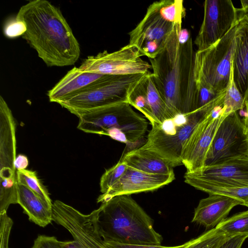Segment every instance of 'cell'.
I'll return each mask as SVG.
<instances>
[{
	"label": "cell",
	"instance_id": "cell-1",
	"mask_svg": "<svg viewBox=\"0 0 248 248\" xmlns=\"http://www.w3.org/2000/svg\"><path fill=\"white\" fill-rule=\"evenodd\" d=\"M195 53L189 31L177 24L162 51L149 59L154 83L166 105V121L197 109Z\"/></svg>",
	"mask_w": 248,
	"mask_h": 248
},
{
	"label": "cell",
	"instance_id": "cell-2",
	"mask_svg": "<svg viewBox=\"0 0 248 248\" xmlns=\"http://www.w3.org/2000/svg\"><path fill=\"white\" fill-rule=\"evenodd\" d=\"M16 18L26 31L22 37L49 67L74 65L80 46L60 9L46 0H32L22 6Z\"/></svg>",
	"mask_w": 248,
	"mask_h": 248
},
{
	"label": "cell",
	"instance_id": "cell-3",
	"mask_svg": "<svg viewBox=\"0 0 248 248\" xmlns=\"http://www.w3.org/2000/svg\"><path fill=\"white\" fill-rule=\"evenodd\" d=\"M97 218L105 241L128 245H160L162 235L153 220L130 195H119L102 203Z\"/></svg>",
	"mask_w": 248,
	"mask_h": 248
},
{
	"label": "cell",
	"instance_id": "cell-4",
	"mask_svg": "<svg viewBox=\"0 0 248 248\" xmlns=\"http://www.w3.org/2000/svg\"><path fill=\"white\" fill-rule=\"evenodd\" d=\"M78 117V129L86 133L108 136L127 145L142 140L148 125L147 120L125 102L95 108Z\"/></svg>",
	"mask_w": 248,
	"mask_h": 248
},
{
	"label": "cell",
	"instance_id": "cell-5",
	"mask_svg": "<svg viewBox=\"0 0 248 248\" xmlns=\"http://www.w3.org/2000/svg\"><path fill=\"white\" fill-rule=\"evenodd\" d=\"M226 91L218 94L205 106L189 113L181 114L162 125L152 126L141 146L164 160L171 167L182 165L181 154L183 145L190 134L206 116L223 106Z\"/></svg>",
	"mask_w": 248,
	"mask_h": 248
},
{
	"label": "cell",
	"instance_id": "cell-6",
	"mask_svg": "<svg viewBox=\"0 0 248 248\" xmlns=\"http://www.w3.org/2000/svg\"><path fill=\"white\" fill-rule=\"evenodd\" d=\"M148 73L103 75L59 104L78 117L95 108L117 103L127 102L130 93Z\"/></svg>",
	"mask_w": 248,
	"mask_h": 248
},
{
	"label": "cell",
	"instance_id": "cell-7",
	"mask_svg": "<svg viewBox=\"0 0 248 248\" xmlns=\"http://www.w3.org/2000/svg\"><path fill=\"white\" fill-rule=\"evenodd\" d=\"M237 25L209 48L196 51L194 66L196 84L205 85L217 93L227 90L231 75L232 59Z\"/></svg>",
	"mask_w": 248,
	"mask_h": 248
},
{
	"label": "cell",
	"instance_id": "cell-8",
	"mask_svg": "<svg viewBox=\"0 0 248 248\" xmlns=\"http://www.w3.org/2000/svg\"><path fill=\"white\" fill-rule=\"evenodd\" d=\"M16 123L12 111L0 96V212L17 202Z\"/></svg>",
	"mask_w": 248,
	"mask_h": 248
},
{
	"label": "cell",
	"instance_id": "cell-9",
	"mask_svg": "<svg viewBox=\"0 0 248 248\" xmlns=\"http://www.w3.org/2000/svg\"><path fill=\"white\" fill-rule=\"evenodd\" d=\"M100 210L99 207L85 215L56 200L52 205L53 221L66 229L80 248H109L99 233L97 218Z\"/></svg>",
	"mask_w": 248,
	"mask_h": 248
},
{
	"label": "cell",
	"instance_id": "cell-10",
	"mask_svg": "<svg viewBox=\"0 0 248 248\" xmlns=\"http://www.w3.org/2000/svg\"><path fill=\"white\" fill-rule=\"evenodd\" d=\"M141 57L135 46L127 44L114 52L104 50L95 56H89L79 68L84 72L102 75L145 74L152 66Z\"/></svg>",
	"mask_w": 248,
	"mask_h": 248
},
{
	"label": "cell",
	"instance_id": "cell-11",
	"mask_svg": "<svg viewBox=\"0 0 248 248\" xmlns=\"http://www.w3.org/2000/svg\"><path fill=\"white\" fill-rule=\"evenodd\" d=\"M230 114L220 107L206 116L194 128L184 142L181 154L186 172H195L205 166L207 153L217 130Z\"/></svg>",
	"mask_w": 248,
	"mask_h": 248
},
{
	"label": "cell",
	"instance_id": "cell-12",
	"mask_svg": "<svg viewBox=\"0 0 248 248\" xmlns=\"http://www.w3.org/2000/svg\"><path fill=\"white\" fill-rule=\"evenodd\" d=\"M175 25L161 16L155 1L149 6L143 18L128 33V44L135 46L141 56L154 59L165 47Z\"/></svg>",
	"mask_w": 248,
	"mask_h": 248
},
{
	"label": "cell",
	"instance_id": "cell-13",
	"mask_svg": "<svg viewBox=\"0 0 248 248\" xmlns=\"http://www.w3.org/2000/svg\"><path fill=\"white\" fill-rule=\"evenodd\" d=\"M243 155H248L247 130L237 112H233L218 127L208 150L205 166Z\"/></svg>",
	"mask_w": 248,
	"mask_h": 248
},
{
	"label": "cell",
	"instance_id": "cell-14",
	"mask_svg": "<svg viewBox=\"0 0 248 248\" xmlns=\"http://www.w3.org/2000/svg\"><path fill=\"white\" fill-rule=\"evenodd\" d=\"M238 24L237 9L231 0H205L203 21L194 42L197 51L215 44Z\"/></svg>",
	"mask_w": 248,
	"mask_h": 248
},
{
	"label": "cell",
	"instance_id": "cell-15",
	"mask_svg": "<svg viewBox=\"0 0 248 248\" xmlns=\"http://www.w3.org/2000/svg\"><path fill=\"white\" fill-rule=\"evenodd\" d=\"M174 179V172L168 174L149 173L128 166L123 176L107 192L100 195L97 202L103 203L119 195L153 191L169 184Z\"/></svg>",
	"mask_w": 248,
	"mask_h": 248
},
{
	"label": "cell",
	"instance_id": "cell-16",
	"mask_svg": "<svg viewBox=\"0 0 248 248\" xmlns=\"http://www.w3.org/2000/svg\"><path fill=\"white\" fill-rule=\"evenodd\" d=\"M127 102L142 113L152 126L162 125L167 120L165 102L149 71L130 93Z\"/></svg>",
	"mask_w": 248,
	"mask_h": 248
},
{
	"label": "cell",
	"instance_id": "cell-17",
	"mask_svg": "<svg viewBox=\"0 0 248 248\" xmlns=\"http://www.w3.org/2000/svg\"><path fill=\"white\" fill-rule=\"evenodd\" d=\"M191 177L223 186H248V155H243L220 163L205 166L195 172H186Z\"/></svg>",
	"mask_w": 248,
	"mask_h": 248
},
{
	"label": "cell",
	"instance_id": "cell-18",
	"mask_svg": "<svg viewBox=\"0 0 248 248\" xmlns=\"http://www.w3.org/2000/svg\"><path fill=\"white\" fill-rule=\"evenodd\" d=\"M243 205L242 202L230 197L211 194L201 199L195 209L192 222L207 229L215 228L226 219L235 206Z\"/></svg>",
	"mask_w": 248,
	"mask_h": 248
},
{
	"label": "cell",
	"instance_id": "cell-19",
	"mask_svg": "<svg viewBox=\"0 0 248 248\" xmlns=\"http://www.w3.org/2000/svg\"><path fill=\"white\" fill-rule=\"evenodd\" d=\"M232 71L234 84L244 95L248 88V24L237 25L232 59Z\"/></svg>",
	"mask_w": 248,
	"mask_h": 248
},
{
	"label": "cell",
	"instance_id": "cell-20",
	"mask_svg": "<svg viewBox=\"0 0 248 248\" xmlns=\"http://www.w3.org/2000/svg\"><path fill=\"white\" fill-rule=\"evenodd\" d=\"M102 76L103 75L84 72L79 67H74L47 92V95L49 100L51 102L59 104L74 95Z\"/></svg>",
	"mask_w": 248,
	"mask_h": 248
},
{
	"label": "cell",
	"instance_id": "cell-21",
	"mask_svg": "<svg viewBox=\"0 0 248 248\" xmlns=\"http://www.w3.org/2000/svg\"><path fill=\"white\" fill-rule=\"evenodd\" d=\"M17 204L30 221L45 227L53 221L52 208L26 186L17 184Z\"/></svg>",
	"mask_w": 248,
	"mask_h": 248
},
{
	"label": "cell",
	"instance_id": "cell-22",
	"mask_svg": "<svg viewBox=\"0 0 248 248\" xmlns=\"http://www.w3.org/2000/svg\"><path fill=\"white\" fill-rule=\"evenodd\" d=\"M120 159L128 167L144 172L163 174L174 172L173 168L164 160L142 146L129 151Z\"/></svg>",
	"mask_w": 248,
	"mask_h": 248
},
{
	"label": "cell",
	"instance_id": "cell-23",
	"mask_svg": "<svg viewBox=\"0 0 248 248\" xmlns=\"http://www.w3.org/2000/svg\"><path fill=\"white\" fill-rule=\"evenodd\" d=\"M185 182L197 189L211 194L222 195L237 199L248 207V186H236L218 185L195 179L185 174Z\"/></svg>",
	"mask_w": 248,
	"mask_h": 248
},
{
	"label": "cell",
	"instance_id": "cell-24",
	"mask_svg": "<svg viewBox=\"0 0 248 248\" xmlns=\"http://www.w3.org/2000/svg\"><path fill=\"white\" fill-rule=\"evenodd\" d=\"M231 238L215 227L186 242L183 248H219Z\"/></svg>",
	"mask_w": 248,
	"mask_h": 248
},
{
	"label": "cell",
	"instance_id": "cell-25",
	"mask_svg": "<svg viewBox=\"0 0 248 248\" xmlns=\"http://www.w3.org/2000/svg\"><path fill=\"white\" fill-rule=\"evenodd\" d=\"M18 183L23 185L35 193L46 203L52 208L53 203L47 190L38 178L35 171L26 170L16 171Z\"/></svg>",
	"mask_w": 248,
	"mask_h": 248
},
{
	"label": "cell",
	"instance_id": "cell-26",
	"mask_svg": "<svg viewBox=\"0 0 248 248\" xmlns=\"http://www.w3.org/2000/svg\"><path fill=\"white\" fill-rule=\"evenodd\" d=\"M231 237L248 235V210L227 217L216 227Z\"/></svg>",
	"mask_w": 248,
	"mask_h": 248
},
{
	"label": "cell",
	"instance_id": "cell-27",
	"mask_svg": "<svg viewBox=\"0 0 248 248\" xmlns=\"http://www.w3.org/2000/svg\"><path fill=\"white\" fill-rule=\"evenodd\" d=\"M155 3L160 14L164 19L174 24H182L186 16L184 0H162Z\"/></svg>",
	"mask_w": 248,
	"mask_h": 248
},
{
	"label": "cell",
	"instance_id": "cell-28",
	"mask_svg": "<svg viewBox=\"0 0 248 248\" xmlns=\"http://www.w3.org/2000/svg\"><path fill=\"white\" fill-rule=\"evenodd\" d=\"M223 107L226 112L230 114L242 110L245 107L244 98L236 87L231 69V75L229 84L226 91Z\"/></svg>",
	"mask_w": 248,
	"mask_h": 248
},
{
	"label": "cell",
	"instance_id": "cell-29",
	"mask_svg": "<svg viewBox=\"0 0 248 248\" xmlns=\"http://www.w3.org/2000/svg\"><path fill=\"white\" fill-rule=\"evenodd\" d=\"M128 166L120 159L113 166L107 170L100 181V191L104 194L115 184L124 174Z\"/></svg>",
	"mask_w": 248,
	"mask_h": 248
},
{
	"label": "cell",
	"instance_id": "cell-30",
	"mask_svg": "<svg viewBox=\"0 0 248 248\" xmlns=\"http://www.w3.org/2000/svg\"><path fill=\"white\" fill-rule=\"evenodd\" d=\"M26 31V26L21 20L15 19L8 21L3 28L4 35L9 38L22 36Z\"/></svg>",
	"mask_w": 248,
	"mask_h": 248
},
{
	"label": "cell",
	"instance_id": "cell-31",
	"mask_svg": "<svg viewBox=\"0 0 248 248\" xmlns=\"http://www.w3.org/2000/svg\"><path fill=\"white\" fill-rule=\"evenodd\" d=\"M196 109L205 106L220 94L217 93L209 87L201 84H196Z\"/></svg>",
	"mask_w": 248,
	"mask_h": 248
},
{
	"label": "cell",
	"instance_id": "cell-32",
	"mask_svg": "<svg viewBox=\"0 0 248 248\" xmlns=\"http://www.w3.org/2000/svg\"><path fill=\"white\" fill-rule=\"evenodd\" d=\"M62 243L55 236L39 235L31 248H62Z\"/></svg>",
	"mask_w": 248,
	"mask_h": 248
},
{
	"label": "cell",
	"instance_id": "cell-33",
	"mask_svg": "<svg viewBox=\"0 0 248 248\" xmlns=\"http://www.w3.org/2000/svg\"><path fill=\"white\" fill-rule=\"evenodd\" d=\"M106 244L109 248H183L186 243L177 246L166 247L160 245H128L123 244L112 242L105 241Z\"/></svg>",
	"mask_w": 248,
	"mask_h": 248
},
{
	"label": "cell",
	"instance_id": "cell-34",
	"mask_svg": "<svg viewBox=\"0 0 248 248\" xmlns=\"http://www.w3.org/2000/svg\"><path fill=\"white\" fill-rule=\"evenodd\" d=\"M248 238V234L235 236L227 241L219 248H241Z\"/></svg>",
	"mask_w": 248,
	"mask_h": 248
},
{
	"label": "cell",
	"instance_id": "cell-35",
	"mask_svg": "<svg viewBox=\"0 0 248 248\" xmlns=\"http://www.w3.org/2000/svg\"><path fill=\"white\" fill-rule=\"evenodd\" d=\"M242 8L237 9L238 22L248 24V0H241Z\"/></svg>",
	"mask_w": 248,
	"mask_h": 248
},
{
	"label": "cell",
	"instance_id": "cell-36",
	"mask_svg": "<svg viewBox=\"0 0 248 248\" xmlns=\"http://www.w3.org/2000/svg\"><path fill=\"white\" fill-rule=\"evenodd\" d=\"M28 164V159L26 155H19L16 156L15 161V166L16 170H26Z\"/></svg>",
	"mask_w": 248,
	"mask_h": 248
},
{
	"label": "cell",
	"instance_id": "cell-37",
	"mask_svg": "<svg viewBox=\"0 0 248 248\" xmlns=\"http://www.w3.org/2000/svg\"><path fill=\"white\" fill-rule=\"evenodd\" d=\"M245 107L246 108V115L243 119L244 124L248 130V88L244 95Z\"/></svg>",
	"mask_w": 248,
	"mask_h": 248
},
{
	"label": "cell",
	"instance_id": "cell-38",
	"mask_svg": "<svg viewBox=\"0 0 248 248\" xmlns=\"http://www.w3.org/2000/svg\"><path fill=\"white\" fill-rule=\"evenodd\" d=\"M62 248H80L77 242L75 240L62 241Z\"/></svg>",
	"mask_w": 248,
	"mask_h": 248
},
{
	"label": "cell",
	"instance_id": "cell-39",
	"mask_svg": "<svg viewBox=\"0 0 248 248\" xmlns=\"http://www.w3.org/2000/svg\"><path fill=\"white\" fill-rule=\"evenodd\" d=\"M247 136H248V130H247Z\"/></svg>",
	"mask_w": 248,
	"mask_h": 248
}]
</instances>
